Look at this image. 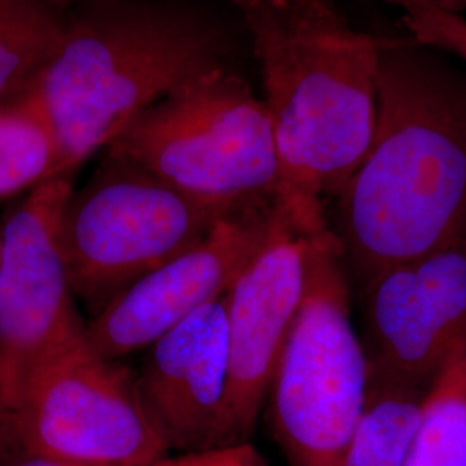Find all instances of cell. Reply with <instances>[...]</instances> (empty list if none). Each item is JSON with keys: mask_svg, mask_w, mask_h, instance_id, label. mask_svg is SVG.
<instances>
[{"mask_svg": "<svg viewBox=\"0 0 466 466\" xmlns=\"http://www.w3.org/2000/svg\"><path fill=\"white\" fill-rule=\"evenodd\" d=\"M344 263L363 283L466 237V67L415 40L380 42L377 125L337 194Z\"/></svg>", "mask_w": 466, "mask_h": 466, "instance_id": "obj_1", "label": "cell"}, {"mask_svg": "<svg viewBox=\"0 0 466 466\" xmlns=\"http://www.w3.org/2000/svg\"><path fill=\"white\" fill-rule=\"evenodd\" d=\"M261 69L279 159L275 204L325 223L377 125L380 42L329 0H238Z\"/></svg>", "mask_w": 466, "mask_h": 466, "instance_id": "obj_2", "label": "cell"}, {"mask_svg": "<svg viewBox=\"0 0 466 466\" xmlns=\"http://www.w3.org/2000/svg\"><path fill=\"white\" fill-rule=\"evenodd\" d=\"M228 54L218 17L184 0H82L30 92L61 173L73 177L180 85L227 69Z\"/></svg>", "mask_w": 466, "mask_h": 466, "instance_id": "obj_3", "label": "cell"}, {"mask_svg": "<svg viewBox=\"0 0 466 466\" xmlns=\"http://www.w3.org/2000/svg\"><path fill=\"white\" fill-rule=\"evenodd\" d=\"M104 152L227 215L273 204L279 188L265 102L228 67L175 88Z\"/></svg>", "mask_w": 466, "mask_h": 466, "instance_id": "obj_4", "label": "cell"}, {"mask_svg": "<svg viewBox=\"0 0 466 466\" xmlns=\"http://www.w3.org/2000/svg\"><path fill=\"white\" fill-rule=\"evenodd\" d=\"M350 306L342 249L327 228L268 387L273 435L290 466H340L367 410L370 363Z\"/></svg>", "mask_w": 466, "mask_h": 466, "instance_id": "obj_5", "label": "cell"}, {"mask_svg": "<svg viewBox=\"0 0 466 466\" xmlns=\"http://www.w3.org/2000/svg\"><path fill=\"white\" fill-rule=\"evenodd\" d=\"M104 154L86 184L69 194L61 223L71 287L90 318L228 217Z\"/></svg>", "mask_w": 466, "mask_h": 466, "instance_id": "obj_6", "label": "cell"}, {"mask_svg": "<svg viewBox=\"0 0 466 466\" xmlns=\"http://www.w3.org/2000/svg\"><path fill=\"white\" fill-rule=\"evenodd\" d=\"M23 448L80 466H149L171 452L137 375L100 356L86 337L35 370L16 404L0 413Z\"/></svg>", "mask_w": 466, "mask_h": 466, "instance_id": "obj_7", "label": "cell"}, {"mask_svg": "<svg viewBox=\"0 0 466 466\" xmlns=\"http://www.w3.org/2000/svg\"><path fill=\"white\" fill-rule=\"evenodd\" d=\"M73 188L71 175L36 185L0 230V413L36 368L85 333L61 238Z\"/></svg>", "mask_w": 466, "mask_h": 466, "instance_id": "obj_8", "label": "cell"}, {"mask_svg": "<svg viewBox=\"0 0 466 466\" xmlns=\"http://www.w3.org/2000/svg\"><path fill=\"white\" fill-rule=\"evenodd\" d=\"M313 227L273 202L267 230L225 294L228 394L223 442H249L283 344L306 294Z\"/></svg>", "mask_w": 466, "mask_h": 466, "instance_id": "obj_9", "label": "cell"}, {"mask_svg": "<svg viewBox=\"0 0 466 466\" xmlns=\"http://www.w3.org/2000/svg\"><path fill=\"white\" fill-rule=\"evenodd\" d=\"M370 379L427 392L466 350V237L365 283Z\"/></svg>", "mask_w": 466, "mask_h": 466, "instance_id": "obj_10", "label": "cell"}, {"mask_svg": "<svg viewBox=\"0 0 466 466\" xmlns=\"http://www.w3.org/2000/svg\"><path fill=\"white\" fill-rule=\"evenodd\" d=\"M271 208L221 218L209 235L144 275L85 323L86 342L100 356L121 361L150 346L227 294L261 242Z\"/></svg>", "mask_w": 466, "mask_h": 466, "instance_id": "obj_11", "label": "cell"}, {"mask_svg": "<svg viewBox=\"0 0 466 466\" xmlns=\"http://www.w3.org/2000/svg\"><path fill=\"white\" fill-rule=\"evenodd\" d=\"M137 382L175 452L225 446L228 330L225 296L159 337Z\"/></svg>", "mask_w": 466, "mask_h": 466, "instance_id": "obj_12", "label": "cell"}, {"mask_svg": "<svg viewBox=\"0 0 466 466\" xmlns=\"http://www.w3.org/2000/svg\"><path fill=\"white\" fill-rule=\"evenodd\" d=\"M82 0H0V104L25 99Z\"/></svg>", "mask_w": 466, "mask_h": 466, "instance_id": "obj_13", "label": "cell"}, {"mask_svg": "<svg viewBox=\"0 0 466 466\" xmlns=\"http://www.w3.org/2000/svg\"><path fill=\"white\" fill-rule=\"evenodd\" d=\"M404 466H466V350L425 392Z\"/></svg>", "mask_w": 466, "mask_h": 466, "instance_id": "obj_14", "label": "cell"}, {"mask_svg": "<svg viewBox=\"0 0 466 466\" xmlns=\"http://www.w3.org/2000/svg\"><path fill=\"white\" fill-rule=\"evenodd\" d=\"M59 175V150L32 94L0 104V200Z\"/></svg>", "mask_w": 466, "mask_h": 466, "instance_id": "obj_15", "label": "cell"}, {"mask_svg": "<svg viewBox=\"0 0 466 466\" xmlns=\"http://www.w3.org/2000/svg\"><path fill=\"white\" fill-rule=\"evenodd\" d=\"M425 392L370 379L367 410L340 466H404Z\"/></svg>", "mask_w": 466, "mask_h": 466, "instance_id": "obj_16", "label": "cell"}, {"mask_svg": "<svg viewBox=\"0 0 466 466\" xmlns=\"http://www.w3.org/2000/svg\"><path fill=\"white\" fill-rule=\"evenodd\" d=\"M404 25L411 38L441 50L466 67V17L429 4L427 0H400Z\"/></svg>", "mask_w": 466, "mask_h": 466, "instance_id": "obj_17", "label": "cell"}, {"mask_svg": "<svg viewBox=\"0 0 466 466\" xmlns=\"http://www.w3.org/2000/svg\"><path fill=\"white\" fill-rule=\"evenodd\" d=\"M149 466H267L250 442L167 454Z\"/></svg>", "mask_w": 466, "mask_h": 466, "instance_id": "obj_18", "label": "cell"}, {"mask_svg": "<svg viewBox=\"0 0 466 466\" xmlns=\"http://www.w3.org/2000/svg\"><path fill=\"white\" fill-rule=\"evenodd\" d=\"M0 466H80L61 461L23 448L4 429H0Z\"/></svg>", "mask_w": 466, "mask_h": 466, "instance_id": "obj_19", "label": "cell"}, {"mask_svg": "<svg viewBox=\"0 0 466 466\" xmlns=\"http://www.w3.org/2000/svg\"><path fill=\"white\" fill-rule=\"evenodd\" d=\"M427 2L441 7V9L454 13V15H461L463 11H466V0H427Z\"/></svg>", "mask_w": 466, "mask_h": 466, "instance_id": "obj_20", "label": "cell"}]
</instances>
